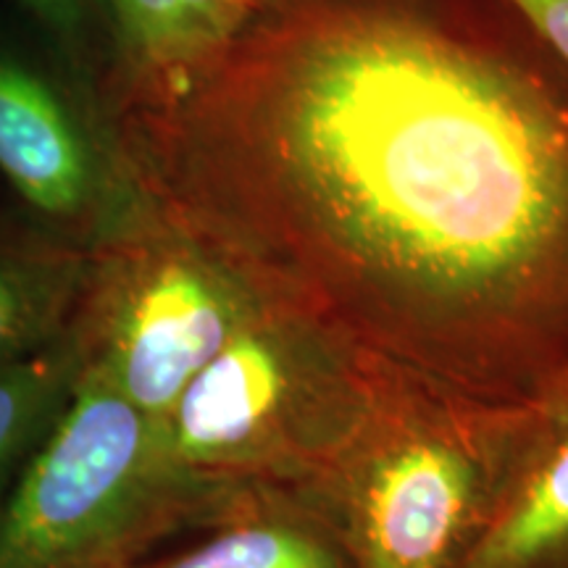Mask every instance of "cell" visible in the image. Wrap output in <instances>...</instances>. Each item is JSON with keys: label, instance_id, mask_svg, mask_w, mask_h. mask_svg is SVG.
I'll return each mask as SVG.
<instances>
[{"label": "cell", "instance_id": "6da1fadb", "mask_svg": "<svg viewBox=\"0 0 568 568\" xmlns=\"http://www.w3.org/2000/svg\"><path fill=\"white\" fill-rule=\"evenodd\" d=\"M266 303L485 408L568 387V67L510 0H261L116 119Z\"/></svg>", "mask_w": 568, "mask_h": 568}, {"label": "cell", "instance_id": "7a4b0ae2", "mask_svg": "<svg viewBox=\"0 0 568 568\" xmlns=\"http://www.w3.org/2000/svg\"><path fill=\"white\" fill-rule=\"evenodd\" d=\"M372 387V358L264 301L155 426L169 464L230 514L272 495L311 503Z\"/></svg>", "mask_w": 568, "mask_h": 568}, {"label": "cell", "instance_id": "3957f363", "mask_svg": "<svg viewBox=\"0 0 568 568\" xmlns=\"http://www.w3.org/2000/svg\"><path fill=\"white\" fill-rule=\"evenodd\" d=\"M531 410L477 406L374 361L364 422L311 506L355 568H458Z\"/></svg>", "mask_w": 568, "mask_h": 568}, {"label": "cell", "instance_id": "277c9868", "mask_svg": "<svg viewBox=\"0 0 568 568\" xmlns=\"http://www.w3.org/2000/svg\"><path fill=\"white\" fill-rule=\"evenodd\" d=\"M224 518L169 464L153 418L80 379L0 510V568H140Z\"/></svg>", "mask_w": 568, "mask_h": 568}, {"label": "cell", "instance_id": "5b68a950", "mask_svg": "<svg viewBox=\"0 0 568 568\" xmlns=\"http://www.w3.org/2000/svg\"><path fill=\"white\" fill-rule=\"evenodd\" d=\"M261 305L264 297L230 261L138 190L119 222L88 247L63 339L80 379L159 424Z\"/></svg>", "mask_w": 568, "mask_h": 568}, {"label": "cell", "instance_id": "8992f818", "mask_svg": "<svg viewBox=\"0 0 568 568\" xmlns=\"http://www.w3.org/2000/svg\"><path fill=\"white\" fill-rule=\"evenodd\" d=\"M0 180L84 251L138 197L109 109L24 24L0 30Z\"/></svg>", "mask_w": 568, "mask_h": 568}, {"label": "cell", "instance_id": "52a82bcc", "mask_svg": "<svg viewBox=\"0 0 568 568\" xmlns=\"http://www.w3.org/2000/svg\"><path fill=\"white\" fill-rule=\"evenodd\" d=\"M458 568H568V387L529 414Z\"/></svg>", "mask_w": 568, "mask_h": 568}, {"label": "cell", "instance_id": "ba28073f", "mask_svg": "<svg viewBox=\"0 0 568 568\" xmlns=\"http://www.w3.org/2000/svg\"><path fill=\"white\" fill-rule=\"evenodd\" d=\"M261 0H109L116 61L109 109L119 116L161 101L243 30Z\"/></svg>", "mask_w": 568, "mask_h": 568}, {"label": "cell", "instance_id": "9c48e42d", "mask_svg": "<svg viewBox=\"0 0 568 568\" xmlns=\"http://www.w3.org/2000/svg\"><path fill=\"white\" fill-rule=\"evenodd\" d=\"M88 251L0 197V374L61 343Z\"/></svg>", "mask_w": 568, "mask_h": 568}, {"label": "cell", "instance_id": "30bf717a", "mask_svg": "<svg viewBox=\"0 0 568 568\" xmlns=\"http://www.w3.org/2000/svg\"><path fill=\"white\" fill-rule=\"evenodd\" d=\"M140 568H355L322 510L295 495L258 497L184 548Z\"/></svg>", "mask_w": 568, "mask_h": 568}, {"label": "cell", "instance_id": "8fae6325", "mask_svg": "<svg viewBox=\"0 0 568 568\" xmlns=\"http://www.w3.org/2000/svg\"><path fill=\"white\" fill-rule=\"evenodd\" d=\"M80 372L67 339L0 374V510L74 395Z\"/></svg>", "mask_w": 568, "mask_h": 568}, {"label": "cell", "instance_id": "7c38bea8", "mask_svg": "<svg viewBox=\"0 0 568 568\" xmlns=\"http://www.w3.org/2000/svg\"><path fill=\"white\" fill-rule=\"evenodd\" d=\"M11 6L21 24L109 109L116 61L109 0H11Z\"/></svg>", "mask_w": 568, "mask_h": 568}, {"label": "cell", "instance_id": "4fadbf2b", "mask_svg": "<svg viewBox=\"0 0 568 568\" xmlns=\"http://www.w3.org/2000/svg\"><path fill=\"white\" fill-rule=\"evenodd\" d=\"M568 67V0H510Z\"/></svg>", "mask_w": 568, "mask_h": 568}]
</instances>
